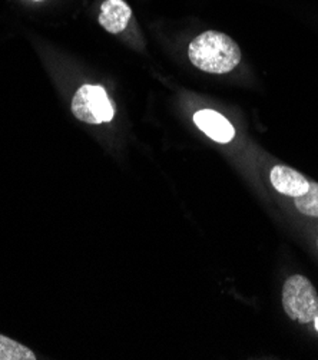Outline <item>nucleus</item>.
Here are the masks:
<instances>
[{
    "label": "nucleus",
    "instance_id": "1",
    "mask_svg": "<svg viewBox=\"0 0 318 360\" xmlns=\"http://www.w3.org/2000/svg\"><path fill=\"white\" fill-rule=\"evenodd\" d=\"M190 60L208 74H227L241 62V51L228 34L208 30L191 42Z\"/></svg>",
    "mask_w": 318,
    "mask_h": 360
},
{
    "label": "nucleus",
    "instance_id": "2",
    "mask_svg": "<svg viewBox=\"0 0 318 360\" xmlns=\"http://www.w3.org/2000/svg\"><path fill=\"white\" fill-rule=\"evenodd\" d=\"M282 307L290 319L307 325L318 316V295L304 276L290 277L282 289Z\"/></svg>",
    "mask_w": 318,
    "mask_h": 360
},
{
    "label": "nucleus",
    "instance_id": "3",
    "mask_svg": "<svg viewBox=\"0 0 318 360\" xmlns=\"http://www.w3.org/2000/svg\"><path fill=\"white\" fill-rule=\"evenodd\" d=\"M72 114L82 122L99 125L114 120L115 105L102 86L84 85L72 99Z\"/></svg>",
    "mask_w": 318,
    "mask_h": 360
},
{
    "label": "nucleus",
    "instance_id": "4",
    "mask_svg": "<svg viewBox=\"0 0 318 360\" xmlns=\"http://www.w3.org/2000/svg\"><path fill=\"white\" fill-rule=\"evenodd\" d=\"M194 122L211 139L220 143H228L235 136V129L231 122L225 117L212 110L198 111L194 115Z\"/></svg>",
    "mask_w": 318,
    "mask_h": 360
},
{
    "label": "nucleus",
    "instance_id": "5",
    "mask_svg": "<svg viewBox=\"0 0 318 360\" xmlns=\"http://www.w3.org/2000/svg\"><path fill=\"white\" fill-rule=\"evenodd\" d=\"M270 179L278 193L294 198L307 193L310 187L303 174L286 165H275L270 174Z\"/></svg>",
    "mask_w": 318,
    "mask_h": 360
},
{
    "label": "nucleus",
    "instance_id": "6",
    "mask_svg": "<svg viewBox=\"0 0 318 360\" xmlns=\"http://www.w3.org/2000/svg\"><path fill=\"white\" fill-rule=\"evenodd\" d=\"M132 16L131 8L124 0H106L100 6L99 23L110 33H121Z\"/></svg>",
    "mask_w": 318,
    "mask_h": 360
},
{
    "label": "nucleus",
    "instance_id": "7",
    "mask_svg": "<svg viewBox=\"0 0 318 360\" xmlns=\"http://www.w3.org/2000/svg\"><path fill=\"white\" fill-rule=\"evenodd\" d=\"M37 356L22 343L0 335V360H34Z\"/></svg>",
    "mask_w": 318,
    "mask_h": 360
},
{
    "label": "nucleus",
    "instance_id": "8",
    "mask_svg": "<svg viewBox=\"0 0 318 360\" xmlns=\"http://www.w3.org/2000/svg\"><path fill=\"white\" fill-rule=\"evenodd\" d=\"M296 207L310 217H318V184H310L307 193L296 197Z\"/></svg>",
    "mask_w": 318,
    "mask_h": 360
},
{
    "label": "nucleus",
    "instance_id": "9",
    "mask_svg": "<svg viewBox=\"0 0 318 360\" xmlns=\"http://www.w3.org/2000/svg\"><path fill=\"white\" fill-rule=\"evenodd\" d=\"M314 323H315V329L318 330V316L314 319Z\"/></svg>",
    "mask_w": 318,
    "mask_h": 360
},
{
    "label": "nucleus",
    "instance_id": "10",
    "mask_svg": "<svg viewBox=\"0 0 318 360\" xmlns=\"http://www.w3.org/2000/svg\"><path fill=\"white\" fill-rule=\"evenodd\" d=\"M34 2H42V0H34Z\"/></svg>",
    "mask_w": 318,
    "mask_h": 360
}]
</instances>
